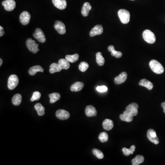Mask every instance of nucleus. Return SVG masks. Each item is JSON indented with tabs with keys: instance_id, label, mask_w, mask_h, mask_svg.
Instances as JSON below:
<instances>
[{
	"instance_id": "obj_1",
	"label": "nucleus",
	"mask_w": 165,
	"mask_h": 165,
	"mask_svg": "<svg viewBox=\"0 0 165 165\" xmlns=\"http://www.w3.org/2000/svg\"><path fill=\"white\" fill-rule=\"evenodd\" d=\"M149 65L150 69L156 74H160L164 72V68L163 66L156 60H151L149 62Z\"/></svg>"
},
{
	"instance_id": "obj_2",
	"label": "nucleus",
	"mask_w": 165,
	"mask_h": 165,
	"mask_svg": "<svg viewBox=\"0 0 165 165\" xmlns=\"http://www.w3.org/2000/svg\"><path fill=\"white\" fill-rule=\"evenodd\" d=\"M118 15L122 24H127L129 23L130 14L128 10L124 9H120L118 12Z\"/></svg>"
},
{
	"instance_id": "obj_3",
	"label": "nucleus",
	"mask_w": 165,
	"mask_h": 165,
	"mask_svg": "<svg viewBox=\"0 0 165 165\" xmlns=\"http://www.w3.org/2000/svg\"><path fill=\"white\" fill-rule=\"evenodd\" d=\"M143 37L146 42L151 44L155 43L156 41L155 34L150 30H145L143 33Z\"/></svg>"
},
{
	"instance_id": "obj_4",
	"label": "nucleus",
	"mask_w": 165,
	"mask_h": 165,
	"mask_svg": "<svg viewBox=\"0 0 165 165\" xmlns=\"http://www.w3.org/2000/svg\"><path fill=\"white\" fill-rule=\"evenodd\" d=\"M19 83V79L17 75L13 74L9 77L7 83V86L8 89L10 90H13L18 86Z\"/></svg>"
},
{
	"instance_id": "obj_5",
	"label": "nucleus",
	"mask_w": 165,
	"mask_h": 165,
	"mask_svg": "<svg viewBox=\"0 0 165 165\" xmlns=\"http://www.w3.org/2000/svg\"><path fill=\"white\" fill-rule=\"evenodd\" d=\"M26 45L28 50L33 53H36L40 50L38 48L39 45L31 39H28L26 41Z\"/></svg>"
},
{
	"instance_id": "obj_6",
	"label": "nucleus",
	"mask_w": 165,
	"mask_h": 165,
	"mask_svg": "<svg viewBox=\"0 0 165 165\" xmlns=\"http://www.w3.org/2000/svg\"><path fill=\"white\" fill-rule=\"evenodd\" d=\"M147 138L149 140L156 145H158L159 143V140L157 137L156 132L154 129H149L147 133Z\"/></svg>"
},
{
	"instance_id": "obj_7",
	"label": "nucleus",
	"mask_w": 165,
	"mask_h": 165,
	"mask_svg": "<svg viewBox=\"0 0 165 165\" xmlns=\"http://www.w3.org/2000/svg\"><path fill=\"white\" fill-rule=\"evenodd\" d=\"M34 38L41 43H45L46 41L45 35L41 28H37L33 34Z\"/></svg>"
},
{
	"instance_id": "obj_8",
	"label": "nucleus",
	"mask_w": 165,
	"mask_h": 165,
	"mask_svg": "<svg viewBox=\"0 0 165 165\" xmlns=\"http://www.w3.org/2000/svg\"><path fill=\"white\" fill-rule=\"evenodd\" d=\"M2 5L7 11H12L16 7V2L14 0H6L2 2Z\"/></svg>"
},
{
	"instance_id": "obj_9",
	"label": "nucleus",
	"mask_w": 165,
	"mask_h": 165,
	"mask_svg": "<svg viewBox=\"0 0 165 165\" xmlns=\"http://www.w3.org/2000/svg\"><path fill=\"white\" fill-rule=\"evenodd\" d=\"M30 13L27 11H23L20 15V21L23 25H27L30 23Z\"/></svg>"
},
{
	"instance_id": "obj_10",
	"label": "nucleus",
	"mask_w": 165,
	"mask_h": 165,
	"mask_svg": "<svg viewBox=\"0 0 165 165\" xmlns=\"http://www.w3.org/2000/svg\"><path fill=\"white\" fill-rule=\"evenodd\" d=\"M54 27L55 30L59 34H64L66 33V27L62 22L60 21H57L55 23Z\"/></svg>"
},
{
	"instance_id": "obj_11",
	"label": "nucleus",
	"mask_w": 165,
	"mask_h": 165,
	"mask_svg": "<svg viewBox=\"0 0 165 165\" xmlns=\"http://www.w3.org/2000/svg\"><path fill=\"white\" fill-rule=\"evenodd\" d=\"M138 108L139 105L137 103H132L126 107V110L128 111L133 116H134L138 114Z\"/></svg>"
},
{
	"instance_id": "obj_12",
	"label": "nucleus",
	"mask_w": 165,
	"mask_h": 165,
	"mask_svg": "<svg viewBox=\"0 0 165 165\" xmlns=\"http://www.w3.org/2000/svg\"><path fill=\"white\" fill-rule=\"evenodd\" d=\"M56 116L58 118L61 120H67L70 118V113L68 111L63 109H60L57 111Z\"/></svg>"
},
{
	"instance_id": "obj_13",
	"label": "nucleus",
	"mask_w": 165,
	"mask_h": 165,
	"mask_svg": "<svg viewBox=\"0 0 165 165\" xmlns=\"http://www.w3.org/2000/svg\"><path fill=\"white\" fill-rule=\"evenodd\" d=\"M103 32V28L102 26L101 25H97L91 30L89 35L91 37H93L95 35H100L102 34Z\"/></svg>"
},
{
	"instance_id": "obj_14",
	"label": "nucleus",
	"mask_w": 165,
	"mask_h": 165,
	"mask_svg": "<svg viewBox=\"0 0 165 165\" xmlns=\"http://www.w3.org/2000/svg\"><path fill=\"white\" fill-rule=\"evenodd\" d=\"M52 2L58 9L64 10L67 7V2L66 0H52Z\"/></svg>"
},
{
	"instance_id": "obj_15",
	"label": "nucleus",
	"mask_w": 165,
	"mask_h": 165,
	"mask_svg": "<svg viewBox=\"0 0 165 165\" xmlns=\"http://www.w3.org/2000/svg\"><path fill=\"white\" fill-rule=\"evenodd\" d=\"M128 75L127 72H123L119 75L118 76L116 77L114 79V82L116 85H120L124 82L127 78Z\"/></svg>"
},
{
	"instance_id": "obj_16",
	"label": "nucleus",
	"mask_w": 165,
	"mask_h": 165,
	"mask_svg": "<svg viewBox=\"0 0 165 165\" xmlns=\"http://www.w3.org/2000/svg\"><path fill=\"white\" fill-rule=\"evenodd\" d=\"M120 119L126 122H131L133 120V116L128 111H124L123 114L120 115Z\"/></svg>"
},
{
	"instance_id": "obj_17",
	"label": "nucleus",
	"mask_w": 165,
	"mask_h": 165,
	"mask_svg": "<svg viewBox=\"0 0 165 165\" xmlns=\"http://www.w3.org/2000/svg\"><path fill=\"white\" fill-rule=\"evenodd\" d=\"M85 112L86 116L88 117L95 116L97 115V111L95 108L92 105H89L86 106Z\"/></svg>"
},
{
	"instance_id": "obj_18",
	"label": "nucleus",
	"mask_w": 165,
	"mask_h": 165,
	"mask_svg": "<svg viewBox=\"0 0 165 165\" xmlns=\"http://www.w3.org/2000/svg\"><path fill=\"white\" fill-rule=\"evenodd\" d=\"M92 7L89 2H85L82 8L81 13L83 16L87 17L89 14V11L91 9Z\"/></svg>"
},
{
	"instance_id": "obj_19",
	"label": "nucleus",
	"mask_w": 165,
	"mask_h": 165,
	"mask_svg": "<svg viewBox=\"0 0 165 165\" xmlns=\"http://www.w3.org/2000/svg\"><path fill=\"white\" fill-rule=\"evenodd\" d=\"M84 84L80 82H77L75 83L74 84L71 86L70 89L72 91L78 92L81 91L84 88Z\"/></svg>"
},
{
	"instance_id": "obj_20",
	"label": "nucleus",
	"mask_w": 165,
	"mask_h": 165,
	"mask_svg": "<svg viewBox=\"0 0 165 165\" xmlns=\"http://www.w3.org/2000/svg\"><path fill=\"white\" fill-rule=\"evenodd\" d=\"M102 125L104 129L109 131L111 130L113 128L114 124L112 120L109 119H105V120L103 121Z\"/></svg>"
},
{
	"instance_id": "obj_21",
	"label": "nucleus",
	"mask_w": 165,
	"mask_h": 165,
	"mask_svg": "<svg viewBox=\"0 0 165 165\" xmlns=\"http://www.w3.org/2000/svg\"><path fill=\"white\" fill-rule=\"evenodd\" d=\"M139 85L140 86L146 87L149 90H151L153 88V84L151 82L146 79H142L139 81Z\"/></svg>"
},
{
	"instance_id": "obj_22",
	"label": "nucleus",
	"mask_w": 165,
	"mask_h": 165,
	"mask_svg": "<svg viewBox=\"0 0 165 165\" xmlns=\"http://www.w3.org/2000/svg\"><path fill=\"white\" fill-rule=\"evenodd\" d=\"M39 72H44V69L42 67L39 65H37V66H33L30 68L28 71V73L31 76L34 75L35 74Z\"/></svg>"
},
{
	"instance_id": "obj_23",
	"label": "nucleus",
	"mask_w": 165,
	"mask_h": 165,
	"mask_svg": "<svg viewBox=\"0 0 165 165\" xmlns=\"http://www.w3.org/2000/svg\"><path fill=\"white\" fill-rule=\"evenodd\" d=\"M108 50L111 52V55L113 57H116V58H120L122 56V53L120 51H116L113 45H111L109 46Z\"/></svg>"
},
{
	"instance_id": "obj_24",
	"label": "nucleus",
	"mask_w": 165,
	"mask_h": 165,
	"mask_svg": "<svg viewBox=\"0 0 165 165\" xmlns=\"http://www.w3.org/2000/svg\"><path fill=\"white\" fill-rule=\"evenodd\" d=\"M62 70V68L59 64L53 63L50 66L49 71L51 74H54L55 72H59Z\"/></svg>"
},
{
	"instance_id": "obj_25",
	"label": "nucleus",
	"mask_w": 165,
	"mask_h": 165,
	"mask_svg": "<svg viewBox=\"0 0 165 165\" xmlns=\"http://www.w3.org/2000/svg\"><path fill=\"white\" fill-rule=\"evenodd\" d=\"M34 108L37 112L38 114L40 116H42L45 114V108L41 103H37L34 105Z\"/></svg>"
},
{
	"instance_id": "obj_26",
	"label": "nucleus",
	"mask_w": 165,
	"mask_h": 165,
	"mask_svg": "<svg viewBox=\"0 0 165 165\" xmlns=\"http://www.w3.org/2000/svg\"><path fill=\"white\" fill-rule=\"evenodd\" d=\"M144 161V156L141 155H137L135 158L133 159L132 163L133 165H139Z\"/></svg>"
},
{
	"instance_id": "obj_27",
	"label": "nucleus",
	"mask_w": 165,
	"mask_h": 165,
	"mask_svg": "<svg viewBox=\"0 0 165 165\" xmlns=\"http://www.w3.org/2000/svg\"><path fill=\"white\" fill-rule=\"evenodd\" d=\"M58 64L61 67L62 69H68L70 68L69 62L66 59H61L58 61Z\"/></svg>"
},
{
	"instance_id": "obj_28",
	"label": "nucleus",
	"mask_w": 165,
	"mask_h": 165,
	"mask_svg": "<svg viewBox=\"0 0 165 165\" xmlns=\"http://www.w3.org/2000/svg\"><path fill=\"white\" fill-rule=\"evenodd\" d=\"M50 98V102L51 104L55 103V102L58 101L61 98L60 94L58 93H53L50 94L49 95Z\"/></svg>"
},
{
	"instance_id": "obj_29",
	"label": "nucleus",
	"mask_w": 165,
	"mask_h": 165,
	"mask_svg": "<svg viewBox=\"0 0 165 165\" xmlns=\"http://www.w3.org/2000/svg\"><path fill=\"white\" fill-rule=\"evenodd\" d=\"M135 146L134 145H132L130 149H128L127 148H123L122 149L123 153L126 156H129L130 154H133L135 150Z\"/></svg>"
},
{
	"instance_id": "obj_30",
	"label": "nucleus",
	"mask_w": 165,
	"mask_h": 165,
	"mask_svg": "<svg viewBox=\"0 0 165 165\" xmlns=\"http://www.w3.org/2000/svg\"><path fill=\"white\" fill-rule=\"evenodd\" d=\"M22 101V95L20 94H17L13 96L12 98V102L14 105H18L20 104Z\"/></svg>"
},
{
	"instance_id": "obj_31",
	"label": "nucleus",
	"mask_w": 165,
	"mask_h": 165,
	"mask_svg": "<svg viewBox=\"0 0 165 165\" xmlns=\"http://www.w3.org/2000/svg\"><path fill=\"white\" fill-rule=\"evenodd\" d=\"M96 62L99 66H103L105 64V59L102 55L101 52H98L96 54Z\"/></svg>"
},
{
	"instance_id": "obj_32",
	"label": "nucleus",
	"mask_w": 165,
	"mask_h": 165,
	"mask_svg": "<svg viewBox=\"0 0 165 165\" xmlns=\"http://www.w3.org/2000/svg\"><path fill=\"white\" fill-rule=\"evenodd\" d=\"M65 58L69 62L74 63V62H76L78 60L79 55L78 54H75L72 55H67Z\"/></svg>"
},
{
	"instance_id": "obj_33",
	"label": "nucleus",
	"mask_w": 165,
	"mask_h": 165,
	"mask_svg": "<svg viewBox=\"0 0 165 165\" xmlns=\"http://www.w3.org/2000/svg\"><path fill=\"white\" fill-rule=\"evenodd\" d=\"M99 139L102 143L106 142L108 140V135L106 132H102L99 135Z\"/></svg>"
},
{
	"instance_id": "obj_34",
	"label": "nucleus",
	"mask_w": 165,
	"mask_h": 165,
	"mask_svg": "<svg viewBox=\"0 0 165 165\" xmlns=\"http://www.w3.org/2000/svg\"><path fill=\"white\" fill-rule=\"evenodd\" d=\"M89 67V65L87 62H82L79 64L78 68L80 71L85 72L88 69Z\"/></svg>"
},
{
	"instance_id": "obj_35",
	"label": "nucleus",
	"mask_w": 165,
	"mask_h": 165,
	"mask_svg": "<svg viewBox=\"0 0 165 165\" xmlns=\"http://www.w3.org/2000/svg\"><path fill=\"white\" fill-rule=\"evenodd\" d=\"M92 152L93 154L99 159H102L104 158V154L101 150H99L97 149H94L92 150Z\"/></svg>"
},
{
	"instance_id": "obj_36",
	"label": "nucleus",
	"mask_w": 165,
	"mask_h": 165,
	"mask_svg": "<svg viewBox=\"0 0 165 165\" xmlns=\"http://www.w3.org/2000/svg\"><path fill=\"white\" fill-rule=\"evenodd\" d=\"M41 94L39 91H35L34 92L32 95V97L31 98L30 100L31 101H38L41 98Z\"/></svg>"
},
{
	"instance_id": "obj_37",
	"label": "nucleus",
	"mask_w": 165,
	"mask_h": 165,
	"mask_svg": "<svg viewBox=\"0 0 165 165\" xmlns=\"http://www.w3.org/2000/svg\"><path fill=\"white\" fill-rule=\"evenodd\" d=\"M96 90L98 91L99 92L103 93V92H105L107 91L108 90V87L105 86V85L99 86L96 88Z\"/></svg>"
},
{
	"instance_id": "obj_38",
	"label": "nucleus",
	"mask_w": 165,
	"mask_h": 165,
	"mask_svg": "<svg viewBox=\"0 0 165 165\" xmlns=\"http://www.w3.org/2000/svg\"><path fill=\"white\" fill-rule=\"evenodd\" d=\"M4 34L5 31L4 28L1 26H0V36L2 37Z\"/></svg>"
},
{
	"instance_id": "obj_39",
	"label": "nucleus",
	"mask_w": 165,
	"mask_h": 165,
	"mask_svg": "<svg viewBox=\"0 0 165 165\" xmlns=\"http://www.w3.org/2000/svg\"><path fill=\"white\" fill-rule=\"evenodd\" d=\"M161 106H162V108H163V112H164V113H165V102H164L163 103H162Z\"/></svg>"
},
{
	"instance_id": "obj_40",
	"label": "nucleus",
	"mask_w": 165,
	"mask_h": 165,
	"mask_svg": "<svg viewBox=\"0 0 165 165\" xmlns=\"http://www.w3.org/2000/svg\"><path fill=\"white\" fill-rule=\"evenodd\" d=\"M2 63H3V61H2V59L1 58L0 59V66H1L2 65Z\"/></svg>"
},
{
	"instance_id": "obj_41",
	"label": "nucleus",
	"mask_w": 165,
	"mask_h": 165,
	"mask_svg": "<svg viewBox=\"0 0 165 165\" xmlns=\"http://www.w3.org/2000/svg\"><path fill=\"white\" fill-rule=\"evenodd\" d=\"M131 1H135V0H131Z\"/></svg>"
}]
</instances>
